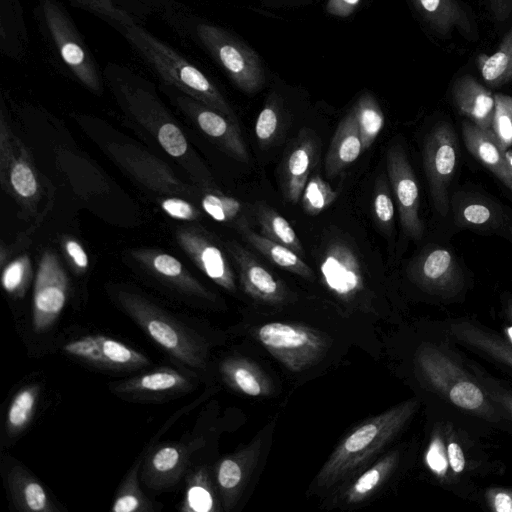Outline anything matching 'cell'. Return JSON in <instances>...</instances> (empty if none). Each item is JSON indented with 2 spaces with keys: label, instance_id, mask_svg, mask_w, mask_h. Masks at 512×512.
Instances as JSON below:
<instances>
[{
  "label": "cell",
  "instance_id": "b9f144b4",
  "mask_svg": "<svg viewBox=\"0 0 512 512\" xmlns=\"http://www.w3.org/2000/svg\"><path fill=\"white\" fill-rule=\"evenodd\" d=\"M243 479V468L235 457L223 458L217 465L216 481L223 501L228 506Z\"/></svg>",
  "mask_w": 512,
  "mask_h": 512
},
{
  "label": "cell",
  "instance_id": "bcb514c9",
  "mask_svg": "<svg viewBox=\"0 0 512 512\" xmlns=\"http://www.w3.org/2000/svg\"><path fill=\"white\" fill-rule=\"evenodd\" d=\"M30 278V264L27 257H20L7 265L1 276L4 290L14 296L21 297Z\"/></svg>",
  "mask_w": 512,
  "mask_h": 512
},
{
  "label": "cell",
  "instance_id": "cb8c5ba5",
  "mask_svg": "<svg viewBox=\"0 0 512 512\" xmlns=\"http://www.w3.org/2000/svg\"><path fill=\"white\" fill-rule=\"evenodd\" d=\"M425 21L437 33L448 36L453 30L471 36L472 23L458 0H411Z\"/></svg>",
  "mask_w": 512,
  "mask_h": 512
},
{
  "label": "cell",
  "instance_id": "1f68e13d",
  "mask_svg": "<svg viewBox=\"0 0 512 512\" xmlns=\"http://www.w3.org/2000/svg\"><path fill=\"white\" fill-rule=\"evenodd\" d=\"M476 62L489 86L499 87L512 80V27L494 53L479 54Z\"/></svg>",
  "mask_w": 512,
  "mask_h": 512
},
{
  "label": "cell",
  "instance_id": "f1b7e54d",
  "mask_svg": "<svg viewBox=\"0 0 512 512\" xmlns=\"http://www.w3.org/2000/svg\"><path fill=\"white\" fill-rule=\"evenodd\" d=\"M253 212L263 236L292 249L301 257L304 256L302 243L293 227L275 209L264 202H257Z\"/></svg>",
  "mask_w": 512,
  "mask_h": 512
},
{
  "label": "cell",
  "instance_id": "ba28073f",
  "mask_svg": "<svg viewBox=\"0 0 512 512\" xmlns=\"http://www.w3.org/2000/svg\"><path fill=\"white\" fill-rule=\"evenodd\" d=\"M407 272L409 279L438 303L460 302L465 294L464 272L446 248L434 247L418 255L409 264Z\"/></svg>",
  "mask_w": 512,
  "mask_h": 512
},
{
  "label": "cell",
  "instance_id": "f5cc1de1",
  "mask_svg": "<svg viewBox=\"0 0 512 512\" xmlns=\"http://www.w3.org/2000/svg\"><path fill=\"white\" fill-rule=\"evenodd\" d=\"M359 3L360 0H328L326 10L333 16L348 17L355 11Z\"/></svg>",
  "mask_w": 512,
  "mask_h": 512
},
{
  "label": "cell",
  "instance_id": "ee69618b",
  "mask_svg": "<svg viewBox=\"0 0 512 512\" xmlns=\"http://www.w3.org/2000/svg\"><path fill=\"white\" fill-rule=\"evenodd\" d=\"M280 112L275 97L267 99L255 122V135L262 147L269 146L278 133Z\"/></svg>",
  "mask_w": 512,
  "mask_h": 512
},
{
  "label": "cell",
  "instance_id": "9f6ffc18",
  "mask_svg": "<svg viewBox=\"0 0 512 512\" xmlns=\"http://www.w3.org/2000/svg\"><path fill=\"white\" fill-rule=\"evenodd\" d=\"M505 157L509 163V166L512 169V148H509L508 150L505 151Z\"/></svg>",
  "mask_w": 512,
  "mask_h": 512
},
{
  "label": "cell",
  "instance_id": "74e56055",
  "mask_svg": "<svg viewBox=\"0 0 512 512\" xmlns=\"http://www.w3.org/2000/svg\"><path fill=\"white\" fill-rule=\"evenodd\" d=\"M39 385H28L20 389L13 397L6 415V430L10 436H16L31 422L38 397Z\"/></svg>",
  "mask_w": 512,
  "mask_h": 512
},
{
  "label": "cell",
  "instance_id": "3957f363",
  "mask_svg": "<svg viewBox=\"0 0 512 512\" xmlns=\"http://www.w3.org/2000/svg\"><path fill=\"white\" fill-rule=\"evenodd\" d=\"M421 404L418 397L407 399L356 427L320 469L317 487L329 488L355 474L409 424Z\"/></svg>",
  "mask_w": 512,
  "mask_h": 512
},
{
  "label": "cell",
  "instance_id": "6da1fadb",
  "mask_svg": "<svg viewBox=\"0 0 512 512\" xmlns=\"http://www.w3.org/2000/svg\"><path fill=\"white\" fill-rule=\"evenodd\" d=\"M467 355L452 338L446 319L430 324L411 350L409 367L417 396L428 412L448 419L482 439L506 433L512 422L480 386Z\"/></svg>",
  "mask_w": 512,
  "mask_h": 512
},
{
  "label": "cell",
  "instance_id": "f546056e",
  "mask_svg": "<svg viewBox=\"0 0 512 512\" xmlns=\"http://www.w3.org/2000/svg\"><path fill=\"white\" fill-rule=\"evenodd\" d=\"M2 173L7 172V185L12 192L24 200H32L38 195L39 184L30 161L24 154L10 156L1 148Z\"/></svg>",
  "mask_w": 512,
  "mask_h": 512
},
{
  "label": "cell",
  "instance_id": "60d3db41",
  "mask_svg": "<svg viewBox=\"0 0 512 512\" xmlns=\"http://www.w3.org/2000/svg\"><path fill=\"white\" fill-rule=\"evenodd\" d=\"M495 108L492 121V135L502 151L512 146V96L494 95Z\"/></svg>",
  "mask_w": 512,
  "mask_h": 512
},
{
  "label": "cell",
  "instance_id": "5bb4252c",
  "mask_svg": "<svg viewBox=\"0 0 512 512\" xmlns=\"http://www.w3.org/2000/svg\"><path fill=\"white\" fill-rule=\"evenodd\" d=\"M63 350L74 358L112 371L137 370L150 364L149 359L141 352L99 334L70 341L64 345Z\"/></svg>",
  "mask_w": 512,
  "mask_h": 512
},
{
  "label": "cell",
  "instance_id": "484cf974",
  "mask_svg": "<svg viewBox=\"0 0 512 512\" xmlns=\"http://www.w3.org/2000/svg\"><path fill=\"white\" fill-rule=\"evenodd\" d=\"M190 386L188 378L181 372L170 367H160L116 383L113 391L126 395H152L184 391Z\"/></svg>",
  "mask_w": 512,
  "mask_h": 512
},
{
  "label": "cell",
  "instance_id": "c3c4849f",
  "mask_svg": "<svg viewBox=\"0 0 512 512\" xmlns=\"http://www.w3.org/2000/svg\"><path fill=\"white\" fill-rule=\"evenodd\" d=\"M161 147L173 157L183 156L188 148L186 138L180 128L173 122H164L157 131Z\"/></svg>",
  "mask_w": 512,
  "mask_h": 512
},
{
  "label": "cell",
  "instance_id": "816d5d0a",
  "mask_svg": "<svg viewBox=\"0 0 512 512\" xmlns=\"http://www.w3.org/2000/svg\"><path fill=\"white\" fill-rule=\"evenodd\" d=\"M501 328L503 337L512 344V295L501 297Z\"/></svg>",
  "mask_w": 512,
  "mask_h": 512
},
{
  "label": "cell",
  "instance_id": "681fc988",
  "mask_svg": "<svg viewBox=\"0 0 512 512\" xmlns=\"http://www.w3.org/2000/svg\"><path fill=\"white\" fill-rule=\"evenodd\" d=\"M79 6L102 15L113 20L117 25L123 26L133 22L130 15L118 7L117 2L120 0H72Z\"/></svg>",
  "mask_w": 512,
  "mask_h": 512
},
{
  "label": "cell",
  "instance_id": "8fae6325",
  "mask_svg": "<svg viewBox=\"0 0 512 512\" xmlns=\"http://www.w3.org/2000/svg\"><path fill=\"white\" fill-rule=\"evenodd\" d=\"M448 330L464 350L494 366L512 381V344L493 328L472 317L446 319Z\"/></svg>",
  "mask_w": 512,
  "mask_h": 512
},
{
  "label": "cell",
  "instance_id": "ac0fdd59",
  "mask_svg": "<svg viewBox=\"0 0 512 512\" xmlns=\"http://www.w3.org/2000/svg\"><path fill=\"white\" fill-rule=\"evenodd\" d=\"M177 240L207 277L229 292L236 290L235 275L227 257L208 236L198 230L181 229L177 232Z\"/></svg>",
  "mask_w": 512,
  "mask_h": 512
},
{
  "label": "cell",
  "instance_id": "277c9868",
  "mask_svg": "<svg viewBox=\"0 0 512 512\" xmlns=\"http://www.w3.org/2000/svg\"><path fill=\"white\" fill-rule=\"evenodd\" d=\"M120 27L166 83L238 123L226 99L201 70L134 21Z\"/></svg>",
  "mask_w": 512,
  "mask_h": 512
},
{
  "label": "cell",
  "instance_id": "7c38bea8",
  "mask_svg": "<svg viewBox=\"0 0 512 512\" xmlns=\"http://www.w3.org/2000/svg\"><path fill=\"white\" fill-rule=\"evenodd\" d=\"M386 166L403 232L413 240H420L424 234V224L419 215V188L401 145L395 144L388 149Z\"/></svg>",
  "mask_w": 512,
  "mask_h": 512
},
{
  "label": "cell",
  "instance_id": "f35d334b",
  "mask_svg": "<svg viewBox=\"0 0 512 512\" xmlns=\"http://www.w3.org/2000/svg\"><path fill=\"white\" fill-rule=\"evenodd\" d=\"M141 461L137 460L120 485L112 503L113 512H149L152 503L145 497L139 487L138 473Z\"/></svg>",
  "mask_w": 512,
  "mask_h": 512
},
{
  "label": "cell",
  "instance_id": "7bdbcfd3",
  "mask_svg": "<svg viewBox=\"0 0 512 512\" xmlns=\"http://www.w3.org/2000/svg\"><path fill=\"white\" fill-rule=\"evenodd\" d=\"M373 215L378 227L387 235L391 234L394 223V203L384 176L376 182L373 199Z\"/></svg>",
  "mask_w": 512,
  "mask_h": 512
},
{
  "label": "cell",
  "instance_id": "7dc6e473",
  "mask_svg": "<svg viewBox=\"0 0 512 512\" xmlns=\"http://www.w3.org/2000/svg\"><path fill=\"white\" fill-rule=\"evenodd\" d=\"M476 503L493 512H512V486L489 485L482 487Z\"/></svg>",
  "mask_w": 512,
  "mask_h": 512
},
{
  "label": "cell",
  "instance_id": "ab89813d",
  "mask_svg": "<svg viewBox=\"0 0 512 512\" xmlns=\"http://www.w3.org/2000/svg\"><path fill=\"white\" fill-rule=\"evenodd\" d=\"M337 197L338 192L320 175L314 174L307 181L300 200L304 212L316 216L327 209Z\"/></svg>",
  "mask_w": 512,
  "mask_h": 512
},
{
  "label": "cell",
  "instance_id": "4dcf8cb0",
  "mask_svg": "<svg viewBox=\"0 0 512 512\" xmlns=\"http://www.w3.org/2000/svg\"><path fill=\"white\" fill-rule=\"evenodd\" d=\"M399 461L400 454L398 451L390 452L384 456L351 484L344 492V500L348 504H354L366 499L394 471Z\"/></svg>",
  "mask_w": 512,
  "mask_h": 512
},
{
  "label": "cell",
  "instance_id": "e0dca14e",
  "mask_svg": "<svg viewBox=\"0 0 512 512\" xmlns=\"http://www.w3.org/2000/svg\"><path fill=\"white\" fill-rule=\"evenodd\" d=\"M177 101L195 120L202 132L223 151L238 161H249L248 150L238 123L187 95L178 97Z\"/></svg>",
  "mask_w": 512,
  "mask_h": 512
},
{
  "label": "cell",
  "instance_id": "9c48e42d",
  "mask_svg": "<svg viewBox=\"0 0 512 512\" xmlns=\"http://www.w3.org/2000/svg\"><path fill=\"white\" fill-rule=\"evenodd\" d=\"M45 24L56 49L76 78L95 93L101 81L92 55L66 11L55 0H41Z\"/></svg>",
  "mask_w": 512,
  "mask_h": 512
},
{
  "label": "cell",
  "instance_id": "83f0119b",
  "mask_svg": "<svg viewBox=\"0 0 512 512\" xmlns=\"http://www.w3.org/2000/svg\"><path fill=\"white\" fill-rule=\"evenodd\" d=\"M243 238L268 261L307 280L314 277L312 269L292 249L272 241L250 228L240 232Z\"/></svg>",
  "mask_w": 512,
  "mask_h": 512
},
{
  "label": "cell",
  "instance_id": "db71d44e",
  "mask_svg": "<svg viewBox=\"0 0 512 512\" xmlns=\"http://www.w3.org/2000/svg\"><path fill=\"white\" fill-rule=\"evenodd\" d=\"M65 250L71 261L79 270H84L88 266V257L83 247L74 240H68L65 243Z\"/></svg>",
  "mask_w": 512,
  "mask_h": 512
},
{
  "label": "cell",
  "instance_id": "ffe728a7",
  "mask_svg": "<svg viewBox=\"0 0 512 512\" xmlns=\"http://www.w3.org/2000/svg\"><path fill=\"white\" fill-rule=\"evenodd\" d=\"M317 157L318 146L315 138L307 130H302L281 165V186L288 202L297 204L301 199Z\"/></svg>",
  "mask_w": 512,
  "mask_h": 512
},
{
  "label": "cell",
  "instance_id": "f907efd6",
  "mask_svg": "<svg viewBox=\"0 0 512 512\" xmlns=\"http://www.w3.org/2000/svg\"><path fill=\"white\" fill-rule=\"evenodd\" d=\"M161 207L175 219L194 220L199 216V212L193 205L179 198H167L161 202Z\"/></svg>",
  "mask_w": 512,
  "mask_h": 512
},
{
  "label": "cell",
  "instance_id": "2e32d148",
  "mask_svg": "<svg viewBox=\"0 0 512 512\" xmlns=\"http://www.w3.org/2000/svg\"><path fill=\"white\" fill-rule=\"evenodd\" d=\"M225 247L236 264L240 284L250 297L272 305L282 304L288 297L283 282L272 274L249 250L236 241Z\"/></svg>",
  "mask_w": 512,
  "mask_h": 512
},
{
  "label": "cell",
  "instance_id": "44dd1931",
  "mask_svg": "<svg viewBox=\"0 0 512 512\" xmlns=\"http://www.w3.org/2000/svg\"><path fill=\"white\" fill-rule=\"evenodd\" d=\"M452 98L458 111L476 127L492 135L494 95L474 77L463 75L452 86Z\"/></svg>",
  "mask_w": 512,
  "mask_h": 512
},
{
  "label": "cell",
  "instance_id": "f6af8a7d",
  "mask_svg": "<svg viewBox=\"0 0 512 512\" xmlns=\"http://www.w3.org/2000/svg\"><path fill=\"white\" fill-rule=\"evenodd\" d=\"M457 221L465 227L492 228L499 223V215L487 204L470 202L459 209Z\"/></svg>",
  "mask_w": 512,
  "mask_h": 512
},
{
  "label": "cell",
  "instance_id": "603a6c76",
  "mask_svg": "<svg viewBox=\"0 0 512 512\" xmlns=\"http://www.w3.org/2000/svg\"><path fill=\"white\" fill-rule=\"evenodd\" d=\"M363 151L359 129L351 110L338 124L325 158V171L334 177L358 159Z\"/></svg>",
  "mask_w": 512,
  "mask_h": 512
},
{
  "label": "cell",
  "instance_id": "11a10c76",
  "mask_svg": "<svg viewBox=\"0 0 512 512\" xmlns=\"http://www.w3.org/2000/svg\"><path fill=\"white\" fill-rule=\"evenodd\" d=\"M487 2L496 21H505L512 13V0H487Z\"/></svg>",
  "mask_w": 512,
  "mask_h": 512
},
{
  "label": "cell",
  "instance_id": "d6a6232c",
  "mask_svg": "<svg viewBox=\"0 0 512 512\" xmlns=\"http://www.w3.org/2000/svg\"><path fill=\"white\" fill-rule=\"evenodd\" d=\"M221 373L229 385L248 396L268 393L267 382L260 371L245 360L227 359L221 365Z\"/></svg>",
  "mask_w": 512,
  "mask_h": 512
},
{
  "label": "cell",
  "instance_id": "8992f818",
  "mask_svg": "<svg viewBox=\"0 0 512 512\" xmlns=\"http://www.w3.org/2000/svg\"><path fill=\"white\" fill-rule=\"evenodd\" d=\"M256 337L273 357L293 372L311 367L329 348L327 338L320 332L293 323L263 324L257 328Z\"/></svg>",
  "mask_w": 512,
  "mask_h": 512
},
{
  "label": "cell",
  "instance_id": "8d00e7d4",
  "mask_svg": "<svg viewBox=\"0 0 512 512\" xmlns=\"http://www.w3.org/2000/svg\"><path fill=\"white\" fill-rule=\"evenodd\" d=\"M363 151L375 142L384 125V114L376 99L369 93L362 94L353 107Z\"/></svg>",
  "mask_w": 512,
  "mask_h": 512
},
{
  "label": "cell",
  "instance_id": "4fadbf2b",
  "mask_svg": "<svg viewBox=\"0 0 512 512\" xmlns=\"http://www.w3.org/2000/svg\"><path fill=\"white\" fill-rule=\"evenodd\" d=\"M68 293V278L57 256L46 252L39 263L33 295L32 326L35 332L47 331L63 310Z\"/></svg>",
  "mask_w": 512,
  "mask_h": 512
},
{
  "label": "cell",
  "instance_id": "836d02e7",
  "mask_svg": "<svg viewBox=\"0 0 512 512\" xmlns=\"http://www.w3.org/2000/svg\"><path fill=\"white\" fill-rule=\"evenodd\" d=\"M204 211L215 221L234 226L239 233L250 228L249 215L243 203L221 193H207L201 201Z\"/></svg>",
  "mask_w": 512,
  "mask_h": 512
},
{
  "label": "cell",
  "instance_id": "e575fe53",
  "mask_svg": "<svg viewBox=\"0 0 512 512\" xmlns=\"http://www.w3.org/2000/svg\"><path fill=\"white\" fill-rule=\"evenodd\" d=\"M179 510L182 512H210L215 510V499L207 471L196 468L186 477V486Z\"/></svg>",
  "mask_w": 512,
  "mask_h": 512
},
{
  "label": "cell",
  "instance_id": "30bf717a",
  "mask_svg": "<svg viewBox=\"0 0 512 512\" xmlns=\"http://www.w3.org/2000/svg\"><path fill=\"white\" fill-rule=\"evenodd\" d=\"M457 158L458 142L454 129L447 122L438 123L425 139L423 166L434 207L442 217L449 210V188Z\"/></svg>",
  "mask_w": 512,
  "mask_h": 512
},
{
  "label": "cell",
  "instance_id": "7402d4cb",
  "mask_svg": "<svg viewBox=\"0 0 512 512\" xmlns=\"http://www.w3.org/2000/svg\"><path fill=\"white\" fill-rule=\"evenodd\" d=\"M462 136L467 150L512 192V169L494 138L470 121L462 123Z\"/></svg>",
  "mask_w": 512,
  "mask_h": 512
},
{
  "label": "cell",
  "instance_id": "5b68a950",
  "mask_svg": "<svg viewBox=\"0 0 512 512\" xmlns=\"http://www.w3.org/2000/svg\"><path fill=\"white\" fill-rule=\"evenodd\" d=\"M117 298L125 313L170 356L191 368L205 366L207 345L194 330L137 294L119 291Z\"/></svg>",
  "mask_w": 512,
  "mask_h": 512
},
{
  "label": "cell",
  "instance_id": "d6986e66",
  "mask_svg": "<svg viewBox=\"0 0 512 512\" xmlns=\"http://www.w3.org/2000/svg\"><path fill=\"white\" fill-rule=\"evenodd\" d=\"M188 446L166 443L152 448L144 459L142 480L153 490L173 487L184 475L189 463Z\"/></svg>",
  "mask_w": 512,
  "mask_h": 512
},
{
  "label": "cell",
  "instance_id": "7a4b0ae2",
  "mask_svg": "<svg viewBox=\"0 0 512 512\" xmlns=\"http://www.w3.org/2000/svg\"><path fill=\"white\" fill-rule=\"evenodd\" d=\"M423 464L434 484L457 497L474 501L482 484L503 476L506 464L460 425L429 413Z\"/></svg>",
  "mask_w": 512,
  "mask_h": 512
},
{
  "label": "cell",
  "instance_id": "9a60e30c",
  "mask_svg": "<svg viewBox=\"0 0 512 512\" xmlns=\"http://www.w3.org/2000/svg\"><path fill=\"white\" fill-rule=\"evenodd\" d=\"M319 270L324 285L341 299L349 300L364 288L360 259L342 240L327 245Z\"/></svg>",
  "mask_w": 512,
  "mask_h": 512
},
{
  "label": "cell",
  "instance_id": "d590c367",
  "mask_svg": "<svg viewBox=\"0 0 512 512\" xmlns=\"http://www.w3.org/2000/svg\"><path fill=\"white\" fill-rule=\"evenodd\" d=\"M467 364L495 406L512 422V381L501 379L467 356Z\"/></svg>",
  "mask_w": 512,
  "mask_h": 512
},
{
  "label": "cell",
  "instance_id": "52a82bcc",
  "mask_svg": "<svg viewBox=\"0 0 512 512\" xmlns=\"http://www.w3.org/2000/svg\"><path fill=\"white\" fill-rule=\"evenodd\" d=\"M196 33L239 89L255 93L262 88L264 69L253 49L223 28L211 24H199Z\"/></svg>",
  "mask_w": 512,
  "mask_h": 512
},
{
  "label": "cell",
  "instance_id": "d4e9b609",
  "mask_svg": "<svg viewBox=\"0 0 512 512\" xmlns=\"http://www.w3.org/2000/svg\"><path fill=\"white\" fill-rule=\"evenodd\" d=\"M8 487L15 508L22 512H55L57 507L43 485L25 468L13 466L8 472Z\"/></svg>",
  "mask_w": 512,
  "mask_h": 512
},
{
  "label": "cell",
  "instance_id": "4316f807",
  "mask_svg": "<svg viewBox=\"0 0 512 512\" xmlns=\"http://www.w3.org/2000/svg\"><path fill=\"white\" fill-rule=\"evenodd\" d=\"M156 275L178 290L196 297L213 300L214 295L210 293L201 283L192 277L181 262L166 253H146L139 256Z\"/></svg>",
  "mask_w": 512,
  "mask_h": 512
}]
</instances>
